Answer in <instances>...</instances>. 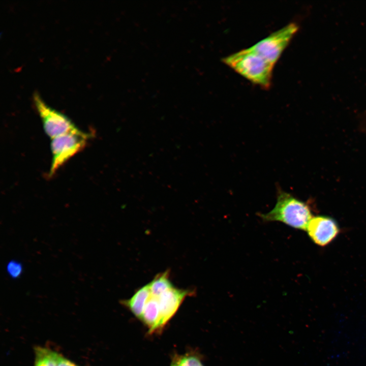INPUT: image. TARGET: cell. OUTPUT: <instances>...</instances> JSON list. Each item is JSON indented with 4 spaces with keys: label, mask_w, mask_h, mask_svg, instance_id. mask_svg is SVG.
I'll use <instances>...</instances> for the list:
<instances>
[{
    "label": "cell",
    "mask_w": 366,
    "mask_h": 366,
    "mask_svg": "<svg viewBox=\"0 0 366 366\" xmlns=\"http://www.w3.org/2000/svg\"><path fill=\"white\" fill-rule=\"evenodd\" d=\"M223 62L252 83L265 89L271 86L274 65L250 48L224 57Z\"/></svg>",
    "instance_id": "6da1fadb"
},
{
    "label": "cell",
    "mask_w": 366,
    "mask_h": 366,
    "mask_svg": "<svg viewBox=\"0 0 366 366\" xmlns=\"http://www.w3.org/2000/svg\"><path fill=\"white\" fill-rule=\"evenodd\" d=\"M264 221H279L291 227L306 230L313 218L309 206L291 194L279 191L277 203L269 212L260 214Z\"/></svg>",
    "instance_id": "7a4b0ae2"
},
{
    "label": "cell",
    "mask_w": 366,
    "mask_h": 366,
    "mask_svg": "<svg viewBox=\"0 0 366 366\" xmlns=\"http://www.w3.org/2000/svg\"><path fill=\"white\" fill-rule=\"evenodd\" d=\"M90 136L79 129L52 139V159L49 175H53L69 159L83 149Z\"/></svg>",
    "instance_id": "3957f363"
},
{
    "label": "cell",
    "mask_w": 366,
    "mask_h": 366,
    "mask_svg": "<svg viewBox=\"0 0 366 366\" xmlns=\"http://www.w3.org/2000/svg\"><path fill=\"white\" fill-rule=\"evenodd\" d=\"M298 29L297 24L290 23L249 48L274 65Z\"/></svg>",
    "instance_id": "277c9868"
},
{
    "label": "cell",
    "mask_w": 366,
    "mask_h": 366,
    "mask_svg": "<svg viewBox=\"0 0 366 366\" xmlns=\"http://www.w3.org/2000/svg\"><path fill=\"white\" fill-rule=\"evenodd\" d=\"M33 100L44 130L51 139L79 130L65 115L46 104L36 92L33 94Z\"/></svg>",
    "instance_id": "5b68a950"
},
{
    "label": "cell",
    "mask_w": 366,
    "mask_h": 366,
    "mask_svg": "<svg viewBox=\"0 0 366 366\" xmlns=\"http://www.w3.org/2000/svg\"><path fill=\"white\" fill-rule=\"evenodd\" d=\"M306 230L313 242L321 247L326 246L330 243L340 232L336 221L325 216L313 217Z\"/></svg>",
    "instance_id": "8992f818"
},
{
    "label": "cell",
    "mask_w": 366,
    "mask_h": 366,
    "mask_svg": "<svg viewBox=\"0 0 366 366\" xmlns=\"http://www.w3.org/2000/svg\"><path fill=\"white\" fill-rule=\"evenodd\" d=\"M192 293L190 290L173 287L157 297L160 310L161 330L173 317L185 298Z\"/></svg>",
    "instance_id": "52a82bcc"
},
{
    "label": "cell",
    "mask_w": 366,
    "mask_h": 366,
    "mask_svg": "<svg viewBox=\"0 0 366 366\" xmlns=\"http://www.w3.org/2000/svg\"><path fill=\"white\" fill-rule=\"evenodd\" d=\"M139 319L147 326L149 334L161 330L160 310L157 297L150 295Z\"/></svg>",
    "instance_id": "ba28073f"
},
{
    "label": "cell",
    "mask_w": 366,
    "mask_h": 366,
    "mask_svg": "<svg viewBox=\"0 0 366 366\" xmlns=\"http://www.w3.org/2000/svg\"><path fill=\"white\" fill-rule=\"evenodd\" d=\"M151 295L149 284L139 288L129 299L121 303L137 318L141 317L145 305Z\"/></svg>",
    "instance_id": "9c48e42d"
},
{
    "label": "cell",
    "mask_w": 366,
    "mask_h": 366,
    "mask_svg": "<svg viewBox=\"0 0 366 366\" xmlns=\"http://www.w3.org/2000/svg\"><path fill=\"white\" fill-rule=\"evenodd\" d=\"M149 285L151 295L156 297L174 287L169 280L167 271L156 276Z\"/></svg>",
    "instance_id": "30bf717a"
},
{
    "label": "cell",
    "mask_w": 366,
    "mask_h": 366,
    "mask_svg": "<svg viewBox=\"0 0 366 366\" xmlns=\"http://www.w3.org/2000/svg\"><path fill=\"white\" fill-rule=\"evenodd\" d=\"M170 366H204L199 354L186 353L183 355L175 354L172 359Z\"/></svg>",
    "instance_id": "8fae6325"
},
{
    "label": "cell",
    "mask_w": 366,
    "mask_h": 366,
    "mask_svg": "<svg viewBox=\"0 0 366 366\" xmlns=\"http://www.w3.org/2000/svg\"><path fill=\"white\" fill-rule=\"evenodd\" d=\"M35 366H57L53 351L37 347L35 348Z\"/></svg>",
    "instance_id": "7c38bea8"
},
{
    "label": "cell",
    "mask_w": 366,
    "mask_h": 366,
    "mask_svg": "<svg viewBox=\"0 0 366 366\" xmlns=\"http://www.w3.org/2000/svg\"><path fill=\"white\" fill-rule=\"evenodd\" d=\"M6 270L8 275L11 278L16 279L19 278L22 274L23 266L20 262L12 260L7 264Z\"/></svg>",
    "instance_id": "4fadbf2b"
},
{
    "label": "cell",
    "mask_w": 366,
    "mask_h": 366,
    "mask_svg": "<svg viewBox=\"0 0 366 366\" xmlns=\"http://www.w3.org/2000/svg\"><path fill=\"white\" fill-rule=\"evenodd\" d=\"M53 354L57 366H77L74 363L57 352L53 351Z\"/></svg>",
    "instance_id": "5bb4252c"
}]
</instances>
